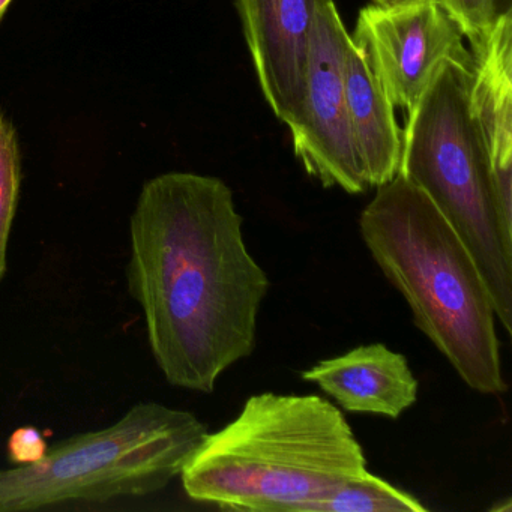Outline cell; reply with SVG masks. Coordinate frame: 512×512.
Segmentation results:
<instances>
[{"label": "cell", "instance_id": "6da1fadb", "mask_svg": "<svg viewBox=\"0 0 512 512\" xmlns=\"http://www.w3.org/2000/svg\"><path fill=\"white\" fill-rule=\"evenodd\" d=\"M229 185L170 172L143 185L130 221L128 289L170 385L211 394L256 347L269 278L248 251Z\"/></svg>", "mask_w": 512, "mask_h": 512}, {"label": "cell", "instance_id": "7a4b0ae2", "mask_svg": "<svg viewBox=\"0 0 512 512\" xmlns=\"http://www.w3.org/2000/svg\"><path fill=\"white\" fill-rule=\"evenodd\" d=\"M376 190L359 217L374 262L461 380L503 394L497 317L472 254L421 188L397 175Z\"/></svg>", "mask_w": 512, "mask_h": 512}, {"label": "cell", "instance_id": "3957f363", "mask_svg": "<svg viewBox=\"0 0 512 512\" xmlns=\"http://www.w3.org/2000/svg\"><path fill=\"white\" fill-rule=\"evenodd\" d=\"M343 413L319 395H253L235 421L202 445L181 472L188 497L250 512H299L367 473Z\"/></svg>", "mask_w": 512, "mask_h": 512}, {"label": "cell", "instance_id": "277c9868", "mask_svg": "<svg viewBox=\"0 0 512 512\" xmlns=\"http://www.w3.org/2000/svg\"><path fill=\"white\" fill-rule=\"evenodd\" d=\"M472 53L449 59L407 113L398 175L421 188L472 254L494 313L512 332V233L469 112Z\"/></svg>", "mask_w": 512, "mask_h": 512}, {"label": "cell", "instance_id": "5b68a950", "mask_svg": "<svg viewBox=\"0 0 512 512\" xmlns=\"http://www.w3.org/2000/svg\"><path fill=\"white\" fill-rule=\"evenodd\" d=\"M206 434L194 413L136 404L110 427L49 446L38 463L0 470V512L158 493L181 475Z\"/></svg>", "mask_w": 512, "mask_h": 512}, {"label": "cell", "instance_id": "8992f818", "mask_svg": "<svg viewBox=\"0 0 512 512\" xmlns=\"http://www.w3.org/2000/svg\"><path fill=\"white\" fill-rule=\"evenodd\" d=\"M349 32L334 0L319 8L308 40L301 101L289 127L293 152L325 188L370 190L350 125L343 58Z\"/></svg>", "mask_w": 512, "mask_h": 512}, {"label": "cell", "instance_id": "52a82bcc", "mask_svg": "<svg viewBox=\"0 0 512 512\" xmlns=\"http://www.w3.org/2000/svg\"><path fill=\"white\" fill-rule=\"evenodd\" d=\"M350 38L389 101L406 113L446 61L469 53L460 29L436 0L362 8Z\"/></svg>", "mask_w": 512, "mask_h": 512}, {"label": "cell", "instance_id": "ba28073f", "mask_svg": "<svg viewBox=\"0 0 512 512\" xmlns=\"http://www.w3.org/2000/svg\"><path fill=\"white\" fill-rule=\"evenodd\" d=\"M328 2L235 0L260 91L283 124L298 110L314 17Z\"/></svg>", "mask_w": 512, "mask_h": 512}, {"label": "cell", "instance_id": "9c48e42d", "mask_svg": "<svg viewBox=\"0 0 512 512\" xmlns=\"http://www.w3.org/2000/svg\"><path fill=\"white\" fill-rule=\"evenodd\" d=\"M469 112L481 139L503 226L512 233V10L475 44Z\"/></svg>", "mask_w": 512, "mask_h": 512}, {"label": "cell", "instance_id": "30bf717a", "mask_svg": "<svg viewBox=\"0 0 512 512\" xmlns=\"http://www.w3.org/2000/svg\"><path fill=\"white\" fill-rule=\"evenodd\" d=\"M344 410L397 419L418 400L419 383L406 356L385 344H364L302 371Z\"/></svg>", "mask_w": 512, "mask_h": 512}, {"label": "cell", "instance_id": "8fae6325", "mask_svg": "<svg viewBox=\"0 0 512 512\" xmlns=\"http://www.w3.org/2000/svg\"><path fill=\"white\" fill-rule=\"evenodd\" d=\"M344 89L350 125L368 187L377 188L398 175L403 128L361 50L347 40L343 58Z\"/></svg>", "mask_w": 512, "mask_h": 512}, {"label": "cell", "instance_id": "7c38bea8", "mask_svg": "<svg viewBox=\"0 0 512 512\" xmlns=\"http://www.w3.org/2000/svg\"><path fill=\"white\" fill-rule=\"evenodd\" d=\"M416 497L398 490L370 472L349 479L319 499L305 503L299 512H425Z\"/></svg>", "mask_w": 512, "mask_h": 512}, {"label": "cell", "instance_id": "4fadbf2b", "mask_svg": "<svg viewBox=\"0 0 512 512\" xmlns=\"http://www.w3.org/2000/svg\"><path fill=\"white\" fill-rule=\"evenodd\" d=\"M22 187V154L13 122L0 112V281L8 268V242Z\"/></svg>", "mask_w": 512, "mask_h": 512}, {"label": "cell", "instance_id": "5bb4252c", "mask_svg": "<svg viewBox=\"0 0 512 512\" xmlns=\"http://www.w3.org/2000/svg\"><path fill=\"white\" fill-rule=\"evenodd\" d=\"M446 16L458 26L464 40H481L500 16L499 0H436Z\"/></svg>", "mask_w": 512, "mask_h": 512}, {"label": "cell", "instance_id": "9a60e30c", "mask_svg": "<svg viewBox=\"0 0 512 512\" xmlns=\"http://www.w3.org/2000/svg\"><path fill=\"white\" fill-rule=\"evenodd\" d=\"M7 449L13 466H31L46 457L49 443L37 427L26 425L11 434Z\"/></svg>", "mask_w": 512, "mask_h": 512}, {"label": "cell", "instance_id": "2e32d148", "mask_svg": "<svg viewBox=\"0 0 512 512\" xmlns=\"http://www.w3.org/2000/svg\"><path fill=\"white\" fill-rule=\"evenodd\" d=\"M13 0H0V22L4 20L5 14H7L8 7H10Z\"/></svg>", "mask_w": 512, "mask_h": 512}, {"label": "cell", "instance_id": "e0dca14e", "mask_svg": "<svg viewBox=\"0 0 512 512\" xmlns=\"http://www.w3.org/2000/svg\"><path fill=\"white\" fill-rule=\"evenodd\" d=\"M373 2L376 5H385V7H388V5L404 4V2H409V0H373Z\"/></svg>", "mask_w": 512, "mask_h": 512}, {"label": "cell", "instance_id": "ac0fdd59", "mask_svg": "<svg viewBox=\"0 0 512 512\" xmlns=\"http://www.w3.org/2000/svg\"><path fill=\"white\" fill-rule=\"evenodd\" d=\"M499 10L500 14L505 13V11L512 10L511 0H499Z\"/></svg>", "mask_w": 512, "mask_h": 512}]
</instances>
